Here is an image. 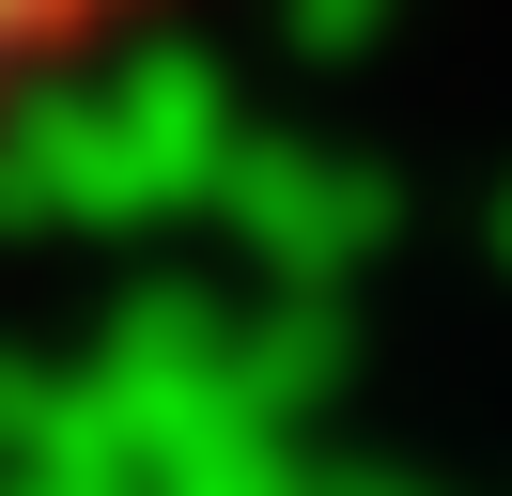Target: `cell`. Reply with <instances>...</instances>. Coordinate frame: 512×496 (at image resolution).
<instances>
[{
  "mask_svg": "<svg viewBox=\"0 0 512 496\" xmlns=\"http://www.w3.org/2000/svg\"><path fill=\"white\" fill-rule=\"evenodd\" d=\"M125 16H156V0H0V124H16V93L63 78L78 47H109Z\"/></svg>",
  "mask_w": 512,
  "mask_h": 496,
  "instance_id": "obj_1",
  "label": "cell"
}]
</instances>
